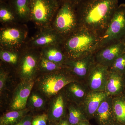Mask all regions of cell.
Wrapping results in <instances>:
<instances>
[{"label":"cell","instance_id":"cell-1","mask_svg":"<svg viewBox=\"0 0 125 125\" xmlns=\"http://www.w3.org/2000/svg\"><path fill=\"white\" fill-rule=\"evenodd\" d=\"M118 6V0H86L76 7L79 27L101 38Z\"/></svg>","mask_w":125,"mask_h":125},{"label":"cell","instance_id":"cell-2","mask_svg":"<svg viewBox=\"0 0 125 125\" xmlns=\"http://www.w3.org/2000/svg\"><path fill=\"white\" fill-rule=\"evenodd\" d=\"M100 37L85 28L79 27L64 40L63 51L68 59L77 60L94 54Z\"/></svg>","mask_w":125,"mask_h":125},{"label":"cell","instance_id":"cell-3","mask_svg":"<svg viewBox=\"0 0 125 125\" xmlns=\"http://www.w3.org/2000/svg\"><path fill=\"white\" fill-rule=\"evenodd\" d=\"M78 81L66 68L54 73L48 74L39 81V90L48 97L55 96L70 83Z\"/></svg>","mask_w":125,"mask_h":125},{"label":"cell","instance_id":"cell-4","mask_svg":"<svg viewBox=\"0 0 125 125\" xmlns=\"http://www.w3.org/2000/svg\"><path fill=\"white\" fill-rule=\"evenodd\" d=\"M125 4L119 5L106 30L100 38L97 50L122 41L125 36Z\"/></svg>","mask_w":125,"mask_h":125},{"label":"cell","instance_id":"cell-5","mask_svg":"<svg viewBox=\"0 0 125 125\" xmlns=\"http://www.w3.org/2000/svg\"><path fill=\"white\" fill-rule=\"evenodd\" d=\"M56 14V29L65 39L79 27L76 6L69 2L62 3Z\"/></svg>","mask_w":125,"mask_h":125},{"label":"cell","instance_id":"cell-6","mask_svg":"<svg viewBox=\"0 0 125 125\" xmlns=\"http://www.w3.org/2000/svg\"><path fill=\"white\" fill-rule=\"evenodd\" d=\"M60 6L57 0H30V15L36 22L45 24L56 13Z\"/></svg>","mask_w":125,"mask_h":125},{"label":"cell","instance_id":"cell-7","mask_svg":"<svg viewBox=\"0 0 125 125\" xmlns=\"http://www.w3.org/2000/svg\"><path fill=\"white\" fill-rule=\"evenodd\" d=\"M96 63L93 54L79 60L67 59L64 66L78 81L85 83L90 71Z\"/></svg>","mask_w":125,"mask_h":125},{"label":"cell","instance_id":"cell-8","mask_svg":"<svg viewBox=\"0 0 125 125\" xmlns=\"http://www.w3.org/2000/svg\"><path fill=\"white\" fill-rule=\"evenodd\" d=\"M108 74V67L96 63L90 71L85 83L90 91L104 92Z\"/></svg>","mask_w":125,"mask_h":125},{"label":"cell","instance_id":"cell-9","mask_svg":"<svg viewBox=\"0 0 125 125\" xmlns=\"http://www.w3.org/2000/svg\"><path fill=\"white\" fill-rule=\"evenodd\" d=\"M125 44L117 42L102 48L94 54L96 63L109 67L114 61L124 53Z\"/></svg>","mask_w":125,"mask_h":125},{"label":"cell","instance_id":"cell-10","mask_svg":"<svg viewBox=\"0 0 125 125\" xmlns=\"http://www.w3.org/2000/svg\"><path fill=\"white\" fill-rule=\"evenodd\" d=\"M34 84L33 80L24 81L17 86L11 101L10 107L12 111L26 109L27 101Z\"/></svg>","mask_w":125,"mask_h":125},{"label":"cell","instance_id":"cell-11","mask_svg":"<svg viewBox=\"0 0 125 125\" xmlns=\"http://www.w3.org/2000/svg\"><path fill=\"white\" fill-rule=\"evenodd\" d=\"M63 89L68 101L79 105L83 104L90 92L85 83L79 81L70 83Z\"/></svg>","mask_w":125,"mask_h":125},{"label":"cell","instance_id":"cell-12","mask_svg":"<svg viewBox=\"0 0 125 125\" xmlns=\"http://www.w3.org/2000/svg\"><path fill=\"white\" fill-rule=\"evenodd\" d=\"M68 102L62 89L55 96L51 104L48 118L52 121L58 122L66 117Z\"/></svg>","mask_w":125,"mask_h":125},{"label":"cell","instance_id":"cell-13","mask_svg":"<svg viewBox=\"0 0 125 125\" xmlns=\"http://www.w3.org/2000/svg\"><path fill=\"white\" fill-rule=\"evenodd\" d=\"M108 95L104 92L90 91L81 106L88 120L94 118L99 107Z\"/></svg>","mask_w":125,"mask_h":125},{"label":"cell","instance_id":"cell-14","mask_svg":"<svg viewBox=\"0 0 125 125\" xmlns=\"http://www.w3.org/2000/svg\"><path fill=\"white\" fill-rule=\"evenodd\" d=\"M94 118L99 125H108L115 121L112 104V97L107 96L97 110Z\"/></svg>","mask_w":125,"mask_h":125},{"label":"cell","instance_id":"cell-15","mask_svg":"<svg viewBox=\"0 0 125 125\" xmlns=\"http://www.w3.org/2000/svg\"><path fill=\"white\" fill-rule=\"evenodd\" d=\"M124 74L109 71L104 92L108 96L114 97L123 93Z\"/></svg>","mask_w":125,"mask_h":125},{"label":"cell","instance_id":"cell-16","mask_svg":"<svg viewBox=\"0 0 125 125\" xmlns=\"http://www.w3.org/2000/svg\"><path fill=\"white\" fill-rule=\"evenodd\" d=\"M67 111V119L71 125H76L82 121L88 120L80 105L74 103L68 102Z\"/></svg>","mask_w":125,"mask_h":125},{"label":"cell","instance_id":"cell-17","mask_svg":"<svg viewBox=\"0 0 125 125\" xmlns=\"http://www.w3.org/2000/svg\"><path fill=\"white\" fill-rule=\"evenodd\" d=\"M112 104L115 121L125 125V94L112 97Z\"/></svg>","mask_w":125,"mask_h":125},{"label":"cell","instance_id":"cell-18","mask_svg":"<svg viewBox=\"0 0 125 125\" xmlns=\"http://www.w3.org/2000/svg\"><path fill=\"white\" fill-rule=\"evenodd\" d=\"M36 64V58L33 56L28 55L24 57L22 62L21 69V74L24 81L32 80Z\"/></svg>","mask_w":125,"mask_h":125},{"label":"cell","instance_id":"cell-19","mask_svg":"<svg viewBox=\"0 0 125 125\" xmlns=\"http://www.w3.org/2000/svg\"><path fill=\"white\" fill-rule=\"evenodd\" d=\"M22 38L21 32L15 28L6 29L1 33V42L6 46H13L19 43Z\"/></svg>","mask_w":125,"mask_h":125},{"label":"cell","instance_id":"cell-20","mask_svg":"<svg viewBox=\"0 0 125 125\" xmlns=\"http://www.w3.org/2000/svg\"><path fill=\"white\" fill-rule=\"evenodd\" d=\"M29 111L25 109L13 110L2 115L0 118V125H14L20 121Z\"/></svg>","mask_w":125,"mask_h":125},{"label":"cell","instance_id":"cell-21","mask_svg":"<svg viewBox=\"0 0 125 125\" xmlns=\"http://www.w3.org/2000/svg\"><path fill=\"white\" fill-rule=\"evenodd\" d=\"M30 0H11V7L17 15L26 18L30 14Z\"/></svg>","mask_w":125,"mask_h":125},{"label":"cell","instance_id":"cell-22","mask_svg":"<svg viewBox=\"0 0 125 125\" xmlns=\"http://www.w3.org/2000/svg\"><path fill=\"white\" fill-rule=\"evenodd\" d=\"M45 55L49 60L63 65L68 59L64 52L58 48H49L45 52Z\"/></svg>","mask_w":125,"mask_h":125},{"label":"cell","instance_id":"cell-23","mask_svg":"<svg viewBox=\"0 0 125 125\" xmlns=\"http://www.w3.org/2000/svg\"><path fill=\"white\" fill-rule=\"evenodd\" d=\"M109 71L125 74V54H122L114 61L108 67Z\"/></svg>","mask_w":125,"mask_h":125},{"label":"cell","instance_id":"cell-24","mask_svg":"<svg viewBox=\"0 0 125 125\" xmlns=\"http://www.w3.org/2000/svg\"><path fill=\"white\" fill-rule=\"evenodd\" d=\"M40 67L43 70L47 71H56L65 67L63 65L57 64L44 58L41 61Z\"/></svg>","mask_w":125,"mask_h":125},{"label":"cell","instance_id":"cell-25","mask_svg":"<svg viewBox=\"0 0 125 125\" xmlns=\"http://www.w3.org/2000/svg\"><path fill=\"white\" fill-rule=\"evenodd\" d=\"M11 6H8L4 3L1 4L0 8V19L4 22H7L13 20L14 19L13 13Z\"/></svg>","mask_w":125,"mask_h":125},{"label":"cell","instance_id":"cell-26","mask_svg":"<svg viewBox=\"0 0 125 125\" xmlns=\"http://www.w3.org/2000/svg\"><path fill=\"white\" fill-rule=\"evenodd\" d=\"M57 38L55 36L51 34H46L36 39L34 43L38 46H43L55 42Z\"/></svg>","mask_w":125,"mask_h":125},{"label":"cell","instance_id":"cell-27","mask_svg":"<svg viewBox=\"0 0 125 125\" xmlns=\"http://www.w3.org/2000/svg\"><path fill=\"white\" fill-rule=\"evenodd\" d=\"M30 105L32 107L37 109H40L43 107L45 104V101L39 94L32 93L29 98Z\"/></svg>","mask_w":125,"mask_h":125},{"label":"cell","instance_id":"cell-28","mask_svg":"<svg viewBox=\"0 0 125 125\" xmlns=\"http://www.w3.org/2000/svg\"><path fill=\"white\" fill-rule=\"evenodd\" d=\"M0 58L2 61L8 63L15 64L18 61L17 54L8 51H2L0 52Z\"/></svg>","mask_w":125,"mask_h":125},{"label":"cell","instance_id":"cell-29","mask_svg":"<svg viewBox=\"0 0 125 125\" xmlns=\"http://www.w3.org/2000/svg\"><path fill=\"white\" fill-rule=\"evenodd\" d=\"M48 118V115L43 114L34 117L32 122V125H47Z\"/></svg>","mask_w":125,"mask_h":125},{"label":"cell","instance_id":"cell-30","mask_svg":"<svg viewBox=\"0 0 125 125\" xmlns=\"http://www.w3.org/2000/svg\"><path fill=\"white\" fill-rule=\"evenodd\" d=\"M33 117L30 115H26L18 123L14 125H32Z\"/></svg>","mask_w":125,"mask_h":125},{"label":"cell","instance_id":"cell-31","mask_svg":"<svg viewBox=\"0 0 125 125\" xmlns=\"http://www.w3.org/2000/svg\"><path fill=\"white\" fill-rule=\"evenodd\" d=\"M7 79V74L4 72H1L0 74V92L1 94L5 87Z\"/></svg>","mask_w":125,"mask_h":125},{"label":"cell","instance_id":"cell-32","mask_svg":"<svg viewBox=\"0 0 125 125\" xmlns=\"http://www.w3.org/2000/svg\"><path fill=\"white\" fill-rule=\"evenodd\" d=\"M57 0L58 1L60 5L64 2H69L75 6L76 7L78 5L80 4L81 3L86 0Z\"/></svg>","mask_w":125,"mask_h":125},{"label":"cell","instance_id":"cell-33","mask_svg":"<svg viewBox=\"0 0 125 125\" xmlns=\"http://www.w3.org/2000/svg\"><path fill=\"white\" fill-rule=\"evenodd\" d=\"M57 125H71L67 119V116L64 117L58 121Z\"/></svg>","mask_w":125,"mask_h":125},{"label":"cell","instance_id":"cell-34","mask_svg":"<svg viewBox=\"0 0 125 125\" xmlns=\"http://www.w3.org/2000/svg\"><path fill=\"white\" fill-rule=\"evenodd\" d=\"M76 125H92L89 123L88 120L82 121Z\"/></svg>","mask_w":125,"mask_h":125},{"label":"cell","instance_id":"cell-35","mask_svg":"<svg viewBox=\"0 0 125 125\" xmlns=\"http://www.w3.org/2000/svg\"><path fill=\"white\" fill-rule=\"evenodd\" d=\"M121 125V124H120V123H117V122H116L115 121V122H113V123H111V124H110V125Z\"/></svg>","mask_w":125,"mask_h":125},{"label":"cell","instance_id":"cell-36","mask_svg":"<svg viewBox=\"0 0 125 125\" xmlns=\"http://www.w3.org/2000/svg\"><path fill=\"white\" fill-rule=\"evenodd\" d=\"M123 93L125 94V74H124V89H123Z\"/></svg>","mask_w":125,"mask_h":125},{"label":"cell","instance_id":"cell-37","mask_svg":"<svg viewBox=\"0 0 125 125\" xmlns=\"http://www.w3.org/2000/svg\"><path fill=\"white\" fill-rule=\"evenodd\" d=\"M122 42H124V43L125 44V37H124L123 38V39H122Z\"/></svg>","mask_w":125,"mask_h":125},{"label":"cell","instance_id":"cell-38","mask_svg":"<svg viewBox=\"0 0 125 125\" xmlns=\"http://www.w3.org/2000/svg\"><path fill=\"white\" fill-rule=\"evenodd\" d=\"M0 0L1 2V4H3V3H4V2L5 0Z\"/></svg>","mask_w":125,"mask_h":125},{"label":"cell","instance_id":"cell-39","mask_svg":"<svg viewBox=\"0 0 125 125\" xmlns=\"http://www.w3.org/2000/svg\"><path fill=\"white\" fill-rule=\"evenodd\" d=\"M124 53H125V51H124Z\"/></svg>","mask_w":125,"mask_h":125},{"label":"cell","instance_id":"cell-40","mask_svg":"<svg viewBox=\"0 0 125 125\" xmlns=\"http://www.w3.org/2000/svg\"><path fill=\"white\" fill-rule=\"evenodd\" d=\"M52 125V124H51V125Z\"/></svg>","mask_w":125,"mask_h":125},{"label":"cell","instance_id":"cell-41","mask_svg":"<svg viewBox=\"0 0 125 125\" xmlns=\"http://www.w3.org/2000/svg\"></svg>","mask_w":125,"mask_h":125}]
</instances>
